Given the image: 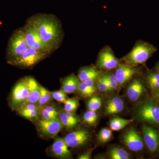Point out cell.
I'll return each mask as SVG.
<instances>
[{
    "mask_svg": "<svg viewBox=\"0 0 159 159\" xmlns=\"http://www.w3.org/2000/svg\"><path fill=\"white\" fill-rule=\"evenodd\" d=\"M51 94L53 99L56 100L59 103H64L67 99H69L67 94L61 89L58 91L51 92Z\"/></svg>",
    "mask_w": 159,
    "mask_h": 159,
    "instance_id": "33",
    "label": "cell"
},
{
    "mask_svg": "<svg viewBox=\"0 0 159 159\" xmlns=\"http://www.w3.org/2000/svg\"><path fill=\"white\" fill-rule=\"evenodd\" d=\"M53 99L51 96V92L41 86L40 96L37 103L39 105L40 107H43L48 104H51Z\"/></svg>",
    "mask_w": 159,
    "mask_h": 159,
    "instance_id": "25",
    "label": "cell"
},
{
    "mask_svg": "<svg viewBox=\"0 0 159 159\" xmlns=\"http://www.w3.org/2000/svg\"><path fill=\"white\" fill-rule=\"evenodd\" d=\"M104 76L108 83L111 91L116 89L119 87V84L115 74L109 73L104 74Z\"/></svg>",
    "mask_w": 159,
    "mask_h": 159,
    "instance_id": "34",
    "label": "cell"
},
{
    "mask_svg": "<svg viewBox=\"0 0 159 159\" xmlns=\"http://www.w3.org/2000/svg\"><path fill=\"white\" fill-rule=\"evenodd\" d=\"M23 28L28 47L34 48L51 54L53 53L52 50L43 42L33 26L26 22Z\"/></svg>",
    "mask_w": 159,
    "mask_h": 159,
    "instance_id": "8",
    "label": "cell"
},
{
    "mask_svg": "<svg viewBox=\"0 0 159 159\" xmlns=\"http://www.w3.org/2000/svg\"><path fill=\"white\" fill-rule=\"evenodd\" d=\"M43 42L54 52L60 48L64 37L62 25L57 16L51 14L38 13L27 19Z\"/></svg>",
    "mask_w": 159,
    "mask_h": 159,
    "instance_id": "1",
    "label": "cell"
},
{
    "mask_svg": "<svg viewBox=\"0 0 159 159\" xmlns=\"http://www.w3.org/2000/svg\"><path fill=\"white\" fill-rule=\"evenodd\" d=\"M69 147L64 138L56 136L54 138V142L50 147V154L56 158H72V153Z\"/></svg>",
    "mask_w": 159,
    "mask_h": 159,
    "instance_id": "12",
    "label": "cell"
},
{
    "mask_svg": "<svg viewBox=\"0 0 159 159\" xmlns=\"http://www.w3.org/2000/svg\"><path fill=\"white\" fill-rule=\"evenodd\" d=\"M112 137V132L111 129L105 127L102 128L99 131L98 136L97 140L99 143L104 144L109 142Z\"/></svg>",
    "mask_w": 159,
    "mask_h": 159,
    "instance_id": "26",
    "label": "cell"
},
{
    "mask_svg": "<svg viewBox=\"0 0 159 159\" xmlns=\"http://www.w3.org/2000/svg\"><path fill=\"white\" fill-rule=\"evenodd\" d=\"M92 135L86 129L81 128L71 132L64 138L69 147L77 148L86 145L90 141Z\"/></svg>",
    "mask_w": 159,
    "mask_h": 159,
    "instance_id": "9",
    "label": "cell"
},
{
    "mask_svg": "<svg viewBox=\"0 0 159 159\" xmlns=\"http://www.w3.org/2000/svg\"><path fill=\"white\" fill-rule=\"evenodd\" d=\"M157 73H158L159 74V64L158 65L157 67Z\"/></svg>",
    "mask_w": 159,
    "mask_h": 159,
    "instance_id": "37",
    "label": "cell"
},
{
    "mask_svg": "<svg viewBox=\"0 0 159 159\" xmlns=\"http://www.w3.org/2000/svg\"><path fill=\"white\" fill-rule=\"evenodd\" d=\"M92 151L93 150H90L86 152L85 153L82 154L80 155L79 157H78V159H89L91 158V154L92 153Z\"/></svg>",
    "mask_w": 159,
    "mask_h": 159,
    "instance_id": "35",
    "label": "cell"
},
{
    "mask_svg": "<svg viewBox=\"0 0 159 159\" xmlns=\"http://www.w3.org/2000/svg\"><path fill=\"white\" fill-rule=\"evenodd\" d=\"M64 111H65L75 113L79 106L78 99L76 98L68 99L65 102Z\"/></svg>",
    "mask_w": 159,
    "mask_h": 159,
    "instance_id": "29",
    "label": "cell"
},
{
    "mask_svg": "<svg viewBox=\"0 0 159 159\" xmlns=\"http://www.w3.org/2000/svg\"><path fill=\"white\" fill-rule=\"evenodd\" d=\"M26 77L29 94L25 103H37L40 96L41 85L33 77Z\"/></svg>",
    "mask_w": 159,
    "mask_h": 159,
    "instance_id": "16",
    "label": "cell"
},
{
    "mask_svg": "<svg viewBox=\"0 0 159 159\" xmlns=\"http://www.w3.org/2000/svg\"><path fill=\"white\" fill-rule=\"evenodd\" d=\"M133 119H127L116 117L111 119L109 126L112 130L119 131L125 128L129 124L133 122Z\"/></svg>",
    "mask_w": 159,
    "mask_h": 159,
    "instance_id": "22",
    "label": "cell"
},
{
    "mask_svg": "<svg viewBox=\"0 0 159 159\" xmlns=\"http://www.w3.org/2000/svg\"><path fill=\"white\" fill-rule=\"evenodd\" d=\"M58 118L64 127L68 129L74 128L80 122L79 118L75 113L64 110L59 112Z\"/></svg>",
    "mask_w": 159,
    "mask_h": 159,
    "instance_id": "18",
    "label": "cell"
},
{
    "mask_svg": "<svg viewBox=\"0 0 159 159\" xmlns=\"http://www.w3.org/2000/svg\"><path fill=\"white\" fill-rule=\"evenodd\" d=\"M32 122L39 135L45 139H54L64 127L59 119L46 120L40 118Z\"/></svg>",
    "mask_w": 159,
    "mask_h": 159,
    "instance_id": "7",
    "label": "cell"
},
{
    "mask_svg": "<svg viewBox=\"0 0 159 159\" xmlns=\"http://www.w3.org/2000/svg\"><path fill=\"white\" fill-rule=\"evenodd\" d=\"M143 138L145 144L152 152H155L159 148V134L154 129L146 125L142 126Z\"/></svg>",
    "mask_w": 159,
    "mask_h": 159,
    "instance_id": "13",
    "label": "cell"
},
{
    "mask_svg": "<svg viewBox=\"0 0 159 159\" xmlns=\"http://www.w3.org/2000/svg\"><path fill=\"white\" fill-rule=\"evenodd\" d=\"M50 55L49 53L29 47L22 55L9 64L20 68H31Z\"/></svg>",
    "mask_w": 159,
    "mask_h": 159,
    "instance_id": "5",
    "label": "cell"
},
{
    "mask_svg": "<svg viewBox=\"0 0 159 159\" xmlns=\"http://www.w3.org/2000/svg\"><path fill=\"white\" fill-rule=\"evenodd\" d=\"M147 81L149 87L155 90L159 88V74L158 73H151L147 77Z\"/></svg>",
    "mask_w": 159,
    "mask_h": 159,
    "instance_id": "31",
    "label": "cell"
},
{
    "mask_svg": "<svg viewBox=\"0 0 159 159\" xmlns=\"http://www.w3.org/2000/svg\"><path fill=\"white\" fill-rule=\"evenodd\" d=\"M134 115L140 121L159 125V106L152 99L139 103L135 108Z\"/></svg>",
    "mask_w": 159,
    "mask_h": 159,
    "instance_id": "4",
    "label": "cell"
},
{
    "mask_svg": "<svg viewBox=\"0 0 159 159\" xmlns=\"http://www.w3.org/2000/svg\"><path fill=\"white\" fill-rule=\"evenodd\" d=\"M155 91V92L154 93L156 97L159 98V88L157 89Z\"/></svg>",
    "mask_w": 159,
    "mask_h": 159,
    "instance_id": "36",
    "label": "cell"
},
{
    "mask_svg": "<svg viewBox=\"0 0 159 159\" xmlns=\"http://www.w3.org/2000/svg\"><path fill=\"white\" fill-rule=\"evenodd\" d=\"M97 80V87L99 91L102 92H107L111 91L108 83L104 76V74L100 75Z\"/></svg>",
    "mask_w": 159,
    "mask_h": 159,
    "instance_id": "32",
    "label": "cell"
},
{
    "mask_svg": "<svg viewBox=\"0 0 159 159\" xmlns=\"http://www.w3.org/2000/svg\"><path fill=\"white\" fill-rule=\"evenodd\" d=\"M98 118V115L96 111L88 110L83 115V121L87 125H94L97 123Z\"/></svg>",
    "mask_w": 159,
    "mask_h": 159,
    "instance_id": "28",
    "label": "cell"
},
{
    "mask_svg": "<svg viewBox=\"0 0 159 159\" xmlns=\"http://www.w3.org/2000/svg\"><path fill=\"white\" fill-rule=\"evenodd\" d=\"M60 111L56 106L52 104L41 107L40 109V118L46 120L58 119Z\"/></svg>",
    "mask_w": 159,
    "mask_h": 159,
    "instance_id": "21",
    "label": "cell"
},
{
    "mask_svg": "<svg viewBox=\"0 0 159 159\" xmlns=\"http://www.w3.org/2000/svg\"><path fill=\"white\" fill-rule=\"evenodd\" d=\"M145 90L142 81L140 79H135L126 89V95L130 101L136 102L142 97Z\"/></svg>",
    "mask_w": 159,
    "mask_h": 159,
    "instance_id": "15",
    "label": "cell"
},
{
    "mask_svg": "<svg viewBox=\"0 0 159 159\" xmlns=\"http://www.w3.org/2000/svg\"><path fill=\"white\" fill-rule=\"evenodd\" d=\"M157 51L154 46L144 41L138 42L129 53L122 58L124 64L135 67L147 61Z\"/></svg>",
    "mask_w": 159,
    "mask_h": 159,
    "instance_id": "2",
    "label": "cell"
},
{
    "mask_svg": "<svg viewBox=\"0 0 159 159\" xmlns=\"http://www.w3.org/2000/svg\"><path fill=\"white\" fill-rule=\"evenodd\" d=\"M122 141L132 151H139L144 148V142L142 137L134 129L130 128L126 130L122 136Z\"/></svg>",
    "mask_w": 159,
    "mask_h": 159,
    "instance_id": "11",
    "label": "cell"
},
{
    "mask_svg": "<svg viewBox=\"0 0 159 159\" xmlns=\"http://www.w3.org/2000/svg\"><path fill=\"white\" fill-rule=\"evenodd\" d=\"M28 48L24 28L22 27L15 30L9 38L6 49L7 63L9 64L19 57Z\"/></svg>",
    "mask_w": 159,
    "mask_h": 159,
    "instance_id": "3",
    "label": "cell"
},
{
    "mask_svg": "<svg viewBox=\"0 0 159 159\" xmlns=\"http://www.w3.org/2000/svg\"><path fill=\"white\" fill-rule=\"evenodd\" d=\"M139 72V69L136 67H130L124 64H119L115 74L119 83V87L124 85Z\"/></svg>",
    "mask_w": 159,
    "mask_h": 159,
    "instance_id": "14",
    "label": "cell"
},
{
    "mask_svg": "<svg viewBox=\"0 0 159 159\" xmlns=\"http://www.w3.org/2000/svg\"><path fill=\"white\" fill-rule=\"evenodd\" d=\"M102 99L97 96H92L88 101L87 107L88 110L97 111L102 106Z\"/></svg>",
    "mask_w": 159,
    "mask_h": 159,
    "instance_id": "27",
    "label": "cell"
},
{
    "mask_svg": "<svg viewBox=\"0 0 159 159\" xmlns=\"http://www.w3.org/2000/svg\"><path fill=\"white\" fill-rule=\"evenodd\" d=\"M108 156L111 159H128L129 153L125 149L119 147H113L109 150Z\"/></svg>",
    "mask_w": 159,
    "mask_h": 159,
    "instance_id": "23",
    "label": "cell"
},
{
    "mask_svg": "<svg viewBox=\"0 0 159 159\" xmlns=\"http://www.w3.org/2000/svg\"><path fill=\"white\" fill-rule=\"evenodd\" d=\"M124 108V103L122 98L115 97L107 100L105 106V115H111L121 112Z\"/></svg>",
    "mask_w": 159,
    "mask_h": 159,
    "instance_id": "17",
    "label": "cell"
},
{
    "mask_svg": "<svg viewBox=\"0 0 159 159\" xmlns=\"http://www.w3.org/2000/svg\"><path fill=\"white\" fill-rule=\"evenodd\" d=\"M29 94L27 77L22 78L14 86L9 95L8 102L12 111H16L25 103Z\"/></svg>",
    "mask_w": 159,
    "mask_h": 159,
    "instance_id": "6",
    "label": "cell"
},
{
    "mask_svg": "<svg viewBox=\"0 0 159 159\" xmlns=\"http://www.w3.org/2000/svg\"><path fill=\"white\" fill-rule=\"evenodd\" d=\"M100 75V72L93 66L84 67L78 72V78L81 82L96 80Z\"/></svg>",
    "mask_w": 159,
    "mask_h": 159,
    "instance_id": "20",
    "label": "cell"
},
{
    "mask_svg": "<svg viewBox=\"0 0 159 159\" xmlns=\"http://www.w3.org/2000/svg\"><path fill=\"white\" fill-rule=\"evenodd\" d=\"M39 110L29 111H17V113L23 118L28 119L31 122L40 119Z\"/></svg>",
    "mask_w": 159,
    "mask_h": 159,
    "instance_id": "30",
    "label": "cell"
},
{
    "mask_svg": "<svg viewBox=\"0 0 159 159\" xmlns=\"http://www.w3.org/2000/svg\"><path fill=\"white\" fill-rule=\"evenodd\" d=\"M61 88L66 94L73 93L77 91L80 81L78 77L74 74H71L61 80Z\"/></svg>",
    "mask_w": 159,
    "mask_h": 159,
    "instance_id": "19",
    "label": "cell"
},
{
    "mask_svg": "<svg viewBox=\"0 0 159 159\" xmlns=\"http://www.w3.org/2000/svg\"><path fill=\"white\" fill-rule=\"evenodd\" d=\"M97 89L91 87L88 85L85 82L80 81L77 91L82 97L84 98L91 97L93 96L96 93Z\"/></svg>",
    "mask_w": 159,
    "mask_h": 159,
    "instance_id": "24",
    "label": "cell"
},
{
    "mask_svg": "<svg viewBox=\"0 0 159 159\" xmlns=\"http://www.w3.org/2000/svg\"><path fill=\"white\" fill-rule=\"evenodd\" d=\"M119 64V61L115 56L110 47H104L99 52L97 63L98 68L111 70L116 68Z\"/></svg>",
    "mask_w": 159,
    "mask_h": 159,
    "instance_id": "10",
    "label": "cell"
}]
</instances>
